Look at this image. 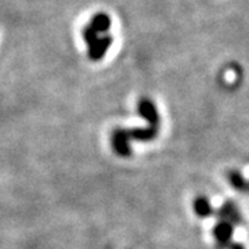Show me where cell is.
I'll list each match as a JSON object with an SVG mask.
<instances>
[{"instance_id":"1","label":"cell","mask_w":249,"mask_h":249,"mask_svg":"<svg viewBox=\"0 0 249 249\" xmlns=\"http://www.w3.org/2000/svg\"><path fill=\"white\" fill-rule=\"evenodd\" d=\"M111 145L115 154L122 158H129L132 155V145L127 134V129L116 127L111 136Z\"/></svg>"},{"instance_id":"2","label":"cell","mask_w":249,"mask_h":249,"mask_svg":"<svg viewBox=\"0 0 249 249\" xmlns=\"http://www.w3.org/2000/svg\"><path fill=\"white\" fill-rule=\"evenodd\" d=\"M137 114L142 116L147 122L148 126L152 127H158L160 124V116L158 112V108L154 104V101L147 97H142L137 103Z\"/></svg>"},{"instance_id":"3","label":"cell","mask_w":249,"mask_h":249,"mask_svg":"<svg viewBox=\"0 0 249 249\" xmlns=\"http://www.w3.org/2000/svg\"><path fill=\"white\" fill-rule=\"evenodd\" d=\"M114 39L111 35H104L101 37H98L97 40L94 42V45L91 47H88V57L90 61H100L104 58V55L109 50V47L112 45Z\"/></svg>"},{"instance_id":"4","label":"cell","mask_w":249,"mask_h":249,"mask_svg":"<svg viewBox=\"0 0 249 249\" xmlns=\"http://www.w3.org/2000/svg\"><path fill=\"white\" fill-rule=\"evenodd\" d=\"M217 216L220 220L231 223L232 226L235 224H242V216H241L238 206L232 201H226L224 204L217 209Z\"/></svg>"},{"instance_id":"5","label":"cell","mask_w":249,"mask_h":249,"mask_svg":"<svg viewBox=\"0 0 249 249\" xmlns=\"http://www.w3.org/2000/svg\"><path fill=\"white\" fill-rule=\"evenodd\" d=\"M213 237L219 248H222L223 245H226L227 242H230L234 234V226L231 223L224 222V220H219V223H216L213 227Z\"/></svg>"},{"instance_id":"6","label":"cell","mask_w":249,"mask_h":249,"mask_svg":"<svg viewBox=\"0 0 249 249\" xmlns=\"http://www.w3.org/2000/svg\"><path fill=\"white\" fill-rule=\"evenodd\" d=\"M127 134L130 140H137V142H152L158 136V127H134V129H127Z\"/></svg>"},{"instance_id":"7","label":"cell","mask_w":249,"mask_h":249,"mask_svg":"<svg viewBox=\"0 0 249 249\" xmlns=\"http://www.w3.org/2000/svg\"><path fill=\"white\" fill-rule=\"evenodd\" d=\"M90 27L93 28L97 34H104L107 35V32L111 29V25H112V21H111V17L106 14V13H97L94 14L91 19H90Z\"/></svg>"},{"instance_id":"8","label":"cell","mask_w":249,"mask_h":249,"mask_svg":"<svg viewBox=\"0 0 249 249\" xmlns=\"http://www.w3.org/2000/svg\"><path fill=\"white\" fill-rule=\"evenodd\" d=\"M193 209H194V212H196L198 217H209V216H212L214 213V209L212 204H211V201L204 196H196L194 199Z\"/></svg>"},{"instance_id":"9","label":"cell","mask_w":249,"mask_h":249,"mask_svg":"<svg viewBox=\"0 0 249 249\" xmlns=\"http://www.w3.org/2000/svg\"><path fill=\"white\" fill-rule=\"evenodd\" d=\"M229 180H230L231 186L234 187L235 190L242 191V193H247V190H248V183H247V180L242 176L241 172H238V170H230V172H229Z\"/></svg>"},{"instance_id":"10","label":"cell","mask_w":249,"mask_h":249,"mask_svg":"<svg viewBox=\"0 0 249 249\" xmlns=\"http://www.w3.org/2000/svg\"><path fill=\"white\" fill-rule=\"evenodd\" d=\"M82 37L86 42L88 47H91L98 39V34L90 25H86L85 28H82Z\"/></svg>"},{"instance_id":"11","label":"cell","mask_w":249,"mask_h":249,"mask_svg":"<svg viewBox=\"0 0 249 249\" xmlns=\"http://www.w3.org/2000/svg\"><path fill=\"white\" fill-rule=\"evenodd\" d=\"M222 249H247L241 242H232V241H230V242H227L226 245H223Z\"/></svg>"}]
</instances>
